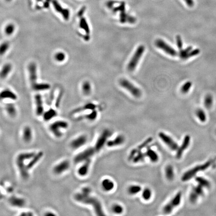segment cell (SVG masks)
Wrapping results in <instances>:
<instances>
[{
	"instance_id": "f6af8a7d",
	"label": "cell",
	"mask_w": 216,
	"mask_h": 216,
	"mask_svg": "<svg viewBox=\"0 0 216 216\" xmlns=\"http://www.w3.org/2000/svg\"><path fill=\"white\" fill-rule=\"evenodd\" d=\"M193 190L195 192L199 197L203 196L204 194V191L203 189V187L200 185H198L197 186L194 187Z\"/></svg>"
},
{
	"instance_id": "8992f818",
	"label": "cell",
	"mask_w": 216,
	"mask_h": 216,
	"mask_svg": "<svg viewBox=\"0 0 216 216\" xmlns=\"http://www.w3.org/2000/svg\"><path fill=\"white\" fill-rule=\"evenodd\" d=\"M182 193L178 192L170 202L167 203L163 209V212L165 214H170L174 210L175 208L179 206L181 204Z\"/></svg>"
},
{
	"instance_id": "bcb514c9",
	"label": "cell",
	"mask_w": 216,
	"mask_h": 216,
	"mask_svg": "<svg viewBox=\"0 0 216 216\" xmlns=\"http://www.w3.org/2000/svg\"><path fill=\"white\" fill-rule=\"evenodd\" d=\"M199 196L195 192L192 190L189 195V200L192 203H195L198 200Z\"/></svg>"
},
{
	"instance_id": "f35d334b",
	"label": "cell",
	"mask_w": 216,
	"mask_h": 216,
	"mask_svg": "<svg viewBox=\"0 0 216 216\" xmlns=\"http://www.w3.org/2000/svg\"><path fill=\"white\" fill-rule=\"evenodd\" d=\"M213 103V97L209 94L206 96L204 100V105L207 109H210Z\"/></svg>"
},
{
	"instance_id": "ac0fdd59",
	"label": "cell",
	"mask_w": 216,
	"mask_h": 216,
	"mask_svg": "<svg viewBox=\"0 0 216 216\" xmlns=\"http://www.w3.org/2000/svg\"><path fill=\"white\" fill-rule=\"evenodd\" d=\"M52 4L55 10L58 13H60L65 20H68L70 17L69 10L67 9H64L56 0H53Z\"/></svg>"
},
{
	"instance_id": "8fae6325",
	"label": "cell",
	"mask_w": 216,
	"mask_h": 216,
	"mask_svg": "<svg viewBox=\"0 0 216 216\" xmlns=\"http://www.w3.org/2000/svg\"><path fill=\"white\" fill-rule=\"evenodd\" d=\"M21 139L25 144H30L34 139V131L29 125L24 126L21 130Z\"/></svg>"
},
{
	"instance_id": "f546056e",
	"label": "cell",
	"mask_w": 216,
	"mask_h": 216,
	"mask_svg": "<svg viewBox=\"0 0 216 216\" xmlns=\"http://www.w3.org/2000/svg\"><path fill=\"white\" fill-rule=\"evenodd\" d=\"M165 175L166 178L169 181H172L174 179L175 176L174 170L173 167L171 165H168L166 166L165 169Z\"/></svg>"
},
{
	"instance_id": "94428289",
	"label": "cell",
	"mask_w": 216,
	"mask_h": 216,
	"mask_svg": "<svg viewBox=\"0 0 216 216\" xmlns=\"http://www.w3.org/2000/svg\"><path fill=\"white\" fill-rule=\"evenodd\" d=\"M1 196H2V193H1V191H0V198H1Z\"/></svg>"
},
{
	"instance_id": "277c9868",
	"label": "cell",
	"mask_w": 216,
	"mask_h": 216,
	"mask_svg": "<svg viewBox=\"0 0 216 216\" xmlns=\"http://www.w3.org/2000/svg\"><path fill=\"white\" fill-rule=\"evenodd\" d=\"M215 162L214 159H211L209 161L206 162L205 163L196 166L193 168L187 171L185 173L182 177V180L183 182L189 181L192 178L196 176V174L199 173V172L205 171L208 169L212 164Z\"/></svg>"
},
{
	"instance_id": "484cf974",
	"label": "cell",
	"mask_w": 216,
	"mask_h": 216,
	"mask_svg": "<svg viewBox=\"0 0 216 216\" xmlns=\"http://www.w3.org/2000/svg\"><path fill=\"white\" fill-rule=\"evenodd\" d=\"M120 21L122 23L129 22L130 23H134L136 22V19L134 17L127 14L125 11L121 12L120 15Z\"/></svg>"
},
{
	"instance_id": "836d02e7",
	"label": "cell",
	"mask_w": 216,
	"mask_h": 216,
	"mask_svg": "<svg viewBox=\"0 0 216 216\" xmlns=\"http://www.w3.org/2000/svg\"><path fill=\"white\" fill-rule=\"evenodd\" d=\"M196 116L199 121L204 123L207 120V116H206V113L205 111L201 109H198L197 110L196 112Z\"/></svg>"
},
{
	"instance_id": "f907efd6",
	"label": "cell",
	"mask_w": 216,
	"mask_h": 216,
	"mask_svg": "<svg viewBox=\"0 0 216 216\" xmlns=\"http://www.w3.org/2000/svg\"><path fill=\"white\" fill-rule=\"evenodd\" d=\"M192 50V47H189L188 48H187L185 49L184 50H182L180 51V57H181L182 59H185L186 56L187 55V54L189 53V52L190 51Z\"/></svg>"
},
{
	"instance_id": "4fadbf2b",
	"label": "cell",
	"mask_w": 216,
	"mask_h": 216,
	"mask_svg": "<svg viewBox=\"0 0 216 216\" xmlns=\"http://www.w3.org/2000/svg\"><path fill=\"white\" fill-rule=\"evenodd\" d=\"M111 135V132L108 130H105L99 136L96 143L95 150L96 152H98L103 148V147L107 143L108 139Z\"/></svg>"
},
{
	"instance_id": "cb8c5ba5",
	"label": "cell",
	"mask_w": 216,
	"mask_h": 216,
	"mask_svg": "<svg viewBox=\"0 0 216 216\" xmlns=\"http://www.w3.org/2000/svg\"><path fill=\"white\" fill-rule=\"evenodd\" d=\"M145 155L146 157H148L153 163H156L159 161V157L157 153L150 148L147 149Z\"/></svg>"
},
{
	"instance_id": "d6986e66",
	"label": "cell",
	"mask_w": 216,
	"mask_h": 216,
	"mask_svg": "<svg viewBox=\"0 0 216 216\" xmlns=\"http://www.w3.org/2000/svg\"><path fill=\"white\" fill-rule=\"evenodd\" d=\"M35 101L36 111V115L37 116H42L44 113V108L42 96L40 94H37L35 96Z\"/></svg>"
},
{
	"instance_id": "680465c9",
	"label": "cell",
	"mask_w": 216,
	"mask_h": 216,
	"mask_svg": "<svg viewBox=\"0 0 216 216\" xmlns=\"http://www.w3.org/2000/svg\"><path fill=\"white\" fill-rule=\"evenodd\" d=\"M44 216H55V214H54V213L52 212L51 211H47L45 212V213H44L43 214Z\"/></svg>"
},
{
	"instance_id": "9f6ffc18",
	"label": "cell",
	"mask_w": 216,
	"mask_h": 216,
	"mask_svg": "<svg viewBox=\"0 0 216 216\" xmlns=\"http://www.w3.org/2000/svg\"><path fill=\"white\" fill-rule=\"evenodd\" d=\"M86 10L85 7H83L79 11L78 13V15L79 17H81L83 15V14H84Z\"/></svg>"
},
{
	"instance_id": "4316f807",
	"label": "cell",
	"mask_w": 216,
	"mask_h": 216,
	"mask_svg": "<svg viewBox=\"0 0 216 216\" xmlns=\"http://www.w3.org/2000/svg\"><path fill=\"white\" fill-rule=\"evenodd\" d=\"M5 110L8 115L11 118H15L17 116V109L13 103L7 104L5 106Z\"/></svg>"
},
{
	"instance_id": "9a60e30c",
	"label": "cell",
	"mask_w": 216,
	"mask_h": 216,
	"mask_svg": "<svg viewBox=\"0 0 216 216\" xmlns=\"http://www.w3.org/2000/svg\"><path fill=\"white\" fill-rule=\"evenodd\" d=\"M88 141V138L86 135H81L71 141V148L74 150H76L84 146Z\"/></svg>"
},
{
	"instance_id": "5bb4252c",
	"label": "cell",
	"mask_w": 216,
	"mask_h": 216,
	"mask_svg": "<svg viewBox=\"0 0 216 216\" xmlns=\"http://www.w3.org/2000/svg\"><path fill=\"white\" fill-rule=\"evenodd\" d=\"M159 137L161 139L167 146H168L171 150L177 151L179 148V145L174 141L171 137L168 136L163 132H160L158 134Z\"/></svg>"
},
{
	"instance_id": "7dc6e473",
	"label": "cell",
	"mask_w": 216,
	"mask_h": 216,
	"mask_svg": "<svg viewBox=\"0 0 216 216\" xmlns=\"http://www.w3.org/2000/svg\"><path fill=\"white\" fill-rule=\"evenodd\" d=\"M111 10L114 13H116L118 11H120V12L122 11H125V4L124 2H121V4L118 7H113Z\"/></svg>"
},
{
	"instance_id": "f1b7e54d",
	"label": "cell",
	"mask_w": 216,
	"mask_h": 216,
	"mask_svg": "<svg viewBox=\"0 0 216 216\" xmlns=\"http://www.w3.org/2000/svg\"><path fill=\"white\" fill-rule=\"evenodd\" d=\"M32 89L36 91H41L49 90L50 89L51 86L47 83H38L31 86Z\"/></svg>"
},
{
	"instance_id": "83f0119b",
	"label": "cell",
	"mask_w": 216,
	"mask_h": 216,
	"mask_svg": "<svg viewBox=\"0 0 216 216\" xmlns=\"http://www.w3.org/2000/svg\"><path fill=\"white\" fill-rule=\"evenodd\" d=\"M57 115V112L53 109H50L49 110L46 111L43 114V118L44 119V121L48 122V121H50L52 119H53L54 118H55Z\"/></svg>"
},
{
	"instance_id": "681fc988",
	"label": "cell",
	"mask_w": 216,
	"mask_h": 216,
	"mask_svg": "<svg viewBox=\"0 0 216 216\" xmlns=\"http://www.w3.org/2000/svg\"><path fill=\"white\" fill-rule=\"evenodd\" d=\"M200 51L199 49H194V50H192L190 51L189 52V53L187 54V55L186 56L185 60L187 59H189V58H191V57H192L198 55L200 53Z\"/></svg>"
},
{
	"instance_id": "52a82bcc",
	"label": "cell",
	"mask_w": 216,
	"mask_h": 216,
	"mask_svg": "<svg viewBox=\"0 0 216 216\" xmlns=\"http://www.w3.org/2000/svg\"><path fill=\"white\" fill-rule=\"evenodd\" d=\"M8 203L12 207L16 209H24L26 206L27 201L22 196L13 195L8 199Z\"/></svg>"
},
{
	"instance_id": "30bf717a",
	"label": "cell",
	"mask_w": 216,
	"mask_h": 216,
	"mask_svg": "<svg viewBox=\"0 0 216 216\" xmlns=\"http://www.w3.org/2000/svg\"><path fill=\"white\" fill-rule=\"evenodd\" d=\"M155 45L169 55L175 57L177 55V51L162 39H157L155 41Z\"/></svg>"
},
{
	"instance_id": "7c38bea8",
	"label": "cell",
	"mask_w": 216,
	"mask_h": 216,
	"mask_svg": "<svg viewBox=\"0 0 216 216\" xmlns=\"http://www.w3.org/2000/svg\"><path fill=\"white\" fill-rule=\"evenodd\" d=\"M70 167V161L65 160H63L53 167L52 171L56 175H60L68 170Z\"/></svg>"
},
{
	"instance_id": "2e32d148",
	"label": "cell",
	"mask_w": 216,
	"mask_h": 216,
	"mask_svg": "<svg viewBox=\"0 0 216 216\" xmlns=\"http://www.w3.org/2000/svg\"><path fill=\"white\" fill-rule=\"evenodd\" d=\"M190 142H191L190 136L189 135H186L183 139V141L182 143L181 146L180 147H179V148L177 150L176 157L177 159L181 158L184 152L186 150L190 145Z\"/></svg>"
},
{
	"instance_id": "ee69618b",
	"label": "cell",
	"mask_w": 216,
	"mask_h": 216,
	"mask_svg": "<svg viewBox=\"0 0 216 216\" xmlns=\"http://www.w3.org/2000/svg\"><path fill=\"white\" fill-rule=\"evenodd\" d=\"M82 90L84 94L86 95H88L90 94L91 91V88L90 83L88 82H85L84 83L82 86Z\"/></svg>"
},
{
	"instance_id": "8d00e7d4",
	"label": "cell",
	"mask_w": 216,
	"mask_h": 216,
	"mask_svg": "<svg viewBox=\"0 0 216 216\" xmlns=\"http://www.w3.org/2000/svg\"><path fill=\"white\" fill-rule=\"evenodd\" d=\"M96 107V106L93 104H91V103L88 104L81 108H79L77 109H76L75 110H74L73 112H74L73 113H76L80 111H84V110H91L93 111L95 109Z\"/></svg>"
},
{
	"instance_id": "5b68a950",
	"label": "cell",
	"mask_w": 216,
	"mask_h": 216,
	"mask_svg": "<svg viewBox=\"0 0 216 216\" xmlns=\"http://www.w3.org/2000/svg\"><path fill=\"white\" fill-rule=\"evenodd\" d=\"M145 48L143 46H139L136 50L134 55L130 61L128 65V70L130 71H133L136 69V67L138 65L139 61L144 54Z\"/></svg>"
},
{
	"instance_id": "d4e9b609",
	"label": "cell",
	"mask_w": 216,
	"mask_h": 216,
	"mask_svg": "<svg viewBox=\"0 0 216 216\" xmlns=\"http://www.w3.org/2000/svg\"><path fill=\"white\" fill-rule=\"evenodd\" d=\"M12 70V66L10 63H7L3 66L0 71V78L5 79L10 73Z\"/></svg>"
},
{
	"instance_id": "d590c367",
	"label": "cell",
	"mask_w": 216,
	"mask_h": 216,
	"mask_svg": "<svg viewBox=\"0 0 216 216\" xmlns=\"http://www.w3.org/2000/svg\"><path fill=\"white\" fill-rule=\"evenodd\" d=\"M80 27L81 29L85 30L86 33L87 34H89V33H90L89 27V26L88 25L87 22L85 18H83V17H81V20L80 21Z\"/></svg>"
},
{
	"instance_id": "7402d4cb",
	"label": "cell",
	"mask_w": 216,
	"mask_h": 216,
	"mask_svg": "<svg viewBox=\"0 0 216 216\" xmlns=\"http://www.w3.org/2000/svg\"><path fill=\"white\" fill-rule=\"evenodd\" d=\"M91 163V159H89L84 162V163L81 166L78 170V173L79 175V176L84 177L88 174L89 171Z\"/></svg>"
},
{
	"instance_id": "ba28073f",
	"label": "cell",
	"mask_w": 216,
	"mask_h": 216,
	"mask_svg": "<svg viewBox=\"0 0 216 216\" xmlns=\"http://www.w3.org/2000/svg\"><path fill=\"white\" fill-rule=\"evenodd\" d=\"M120 85L123 88L128 91L135 97L140 98L141 97L142 95L141 90L129 81L125 79H122L120 81Z\"/></svg>"
},
{
	"instance_id": "7bdbcfd3",
	"label": "cell",
	"mask_w": 216,
	"mask_h": 216,
	"mask_svg": "<svg viewBox=\"0 0 216 216\" xmlns=\"http://www.w3.org/2000/svg\"><path fill=\"white\" fill-rule=\"evenodd\" d=\"M192 83L190 81L187 82L181 87V91L183 94H187L190 91L192 87Z\"/></svg>"
},
{
	"instance_id": "ffe728a7",
	"label": "cell",
	"mask_w": 216,
	"mask_h": 216,
	"mask_svg": "<svg viewBox=\"0 0 216 216\" xmlns=\"http://www.w3.org/2000/svg\"><path fill=\"white\" fill-rule=\"evenodd\" d=\"M125 137L122 135L117 136L113 140L107 141L106 145L109 147H114L123 145L125 142Z\"/></svg>"
},
{
	"instance_id": "d6a6232c",
	"label": "cell",
	"mask_w": 216,
	"mask_h": 216,
	"mask_svg": "<svg viewBox=\"0 0 216 216\" xmlns=\"http://www.w3.org/2000/svg\"><path fill=\"white\" fill-rule=\"evenodd\" d=\"M152 196V192L149 188H146L142 192V198L145 201H149L151 199Z\"/></svg>"
},
{
	"instance_id": "e0dca14e",
	"label": "cell",
	"mask_w": 216,
	"mask_h": 216,
	"mask_svg": "<svg viewBox=\"0 0 216 216\" xmlns=\"http://www.w3.org/2000/svg\"><path fill=\"white\" fill-rule=\"evenodd\" d=\"M28 71L29 73V79L31 86L37 83V69L35 63L32 62L28 66Z\"/></svg>"
},
{
	"instance_id": "b9f144b4",
	"label": "cell",
	"mask_w": 216,
	"mask_h": 216,
	"mask_svg": "<svg viewBox=\"0 0 216 216\" xmlns=\"http://www.w3.org/2000/svg\"><path fill=\"white\" fill-rule=\"evenodd\" d=\"M15 30V25L13 24H9L6 26L5 29L6 34L8 36L12 35Z\"/></svg>"
},
{
	"instance_id": "91938a15",
	"label": "cell",
	"mask_w": 216,
	"mask_h": 216,
	"mask_svg": "<svg viewBox=\"0 0 216 216\" xmlns=\"http://www.w3.org/2000/svg\"><path fill=\"white\" fill-rule=\"evenodd\" d=\"M6 1H7V2H11V1H12V0H6Z\"/></svg>"
},
{
	"instance_id": "ab89813d",
	"label": "cell",
	"mask_w": 216,
	"mask_h": 216,
	"mask_svg": "<svg viewBox=\"0 0 216 216\" xmlns=\"http://www.w3.org/2000/svg\"><path fill=\"white\" fill-rule=\"evenodd\" d=\"M112 210L114 213L117 215H120L123 213L124 208L123 207V206H121V205L116 204L112 206Z\"/></svg>"
},
{
	"instance_id": "11a10c76",
	"label": "cell",
	"mask_w": 216,
	"mask_h": 216,
	"mask_svg": "<svg viewBox=\"0 0 216 216\" xmlns=\"http://www.w3.org/2000/svg\"><path fill=\"white\" fill-rule=\"evenodd\" d=\"M91 192V190L89 187H85L82 190V193L85 194H90Z\"/></svg>"
},
{
	"instance_id": "4dcf8cb0",
	"label": "cell",
	"mask_w": 216,
	"mask_h": 216,
	"mask_svg": "<svg viewBox=\"0 0 216 216\" xmlns=\"http://www.w3.org/2000/svg\"><path fill=\"white\" fill-rule=\"evenodd\" d=\"M142 191L141 186L138 185H133L129 186L128 189V192L131 195H135Z\"/></svg>"
},
{
	"instance_id": "9c48e42d",
	"label": "cell",
	"mask_w": 216,
	"mask_h": 216,
	"mask_svg": "<svg viewBox=\"0 0 216 216\" xmlns=\"http://www.w3.org/2000/svg\"><path fill=\"white\" fill-rule=\"evenodd\" d=\"M95 152L94 148H89L76 155L74 158V162L75 163L84 162L91 159V158L94 155Z\"/></svg>"
},
{
	"instance_id": "c3c4849f",
	"label": "cell",
	"mask_w": 216,
	"mask_h": 216,
	"mask_svg": "<svg viewBox=\"0 0 216 216\" xmlns=\"http://www.w3.org/2000/svg\"><path fill=\"white\" fill-rule=\"evenodd\" d=\"M65 54L63 52H58L56 53L55 55L56 60L59 62H63L65 59Z\"/></svg>"
},
{
	"instance_id": "816d5d0a",
	"label": "cell",
	"mask_w": 216,
	"mask_h": 216,
	"mask_svg": "<svg viewBox=\"0 0 216 216\" xmlns=\"http://www.w3.org/2000/svg\"><path fill=\"white\" fill-rule=\"evenodd\" d=\"M19 215L23 216H34V214L33 213V212H32V211L23 209L21 211V212H20Z\"/></svg>"
},
{
	"instance_id": "60d3db41",
	"label": "cell",
	"mask_w": 216,
	"mask_h": 216,
	"mask_svg": "<svg viewBox=\"0 0 216 216\" xmlns=\"http://www.w3.org/2000/svg\"><path fill=\"white\" fill-rule=\"evenodd\" d=\"M97 114H97V112L94 110H93L92 112H91L90 114H88V115H85V116H83V117H81V118H79V119L80 120V119H83V118H85L88 119V120H89L94 121V120H95L97 118Z\"/></svg>"
},
{
	"instance_id": "f5cc1de1",
	"label": "cell",
	"mask_w": 216,
	"mask_h": 216,
	"mask_svg": "<svg viewBox=\"0 0 216 216\" xmlns=\"http://www.w3.org/2000/svg\"><path fill=\"white\" fill-rule=\"evenodd\" d=\"M176 42H177V45L178 48L182 50V47H183V42L181 38V36L178 35L176 37Z\"/></svg>"
},
{
	"instance_id": "6da1fadb",
	"label": "cell",
	"mask_w": 216,
	"mask_h": 216,
	"mask_svg": "<svg viewBox=\"0 0 216 216\" xmlns=\"http://www.w3.org/2000/svg\"><path fill=\"white\" fill-rule=\"evenodd\" d=\"M36 152V151H23L16 156L15 164L16 169L20 178L23 181L28 180L30 178V162Z\"/></svg>"
},
{
	"instance_id": "e575fe53",
	"label": "cell",
	"mask_w": 216,
	"mask_h": 216,
	"mask_svg": "<svg viewBox=\"0 0 216 216\" xmlns=\"http://www.w3.org/2000/svg\"><path fill=\"white\" fill-rule=\"evenodd\" d=\"M146 157L145 153L142 152L141 151H139L136 154V155L134 157L132 160L134 163H139L140 162L144 161Z\"/></svg>"
},
{
	"instance_id": "6f0895ef",
	"label": "cell",
	"mask_w": 216,
	"mask_h": 216,
	"mask_svg": "<svg viewBox=\"0 0 216 216\" xmlns=\"http://www.w3.org/2000/svg\"><path fill=\"white\" fill-rule=\"evenodd\" d=\"M186 2L187 5L190 7H193L194 5V2L193 0H184Z\"/></svg>"
},
{
	"instance_id": "74e56055",
	"label": "cell",
	"mask_w": 216,
	"mask_h": 216,
	"mask_svg": "<svg viewBox=\"0 0 216 216\" xmlns=\"http://www.w3.org/2000/svg\"><path fill=\"white\" fill-rule=\"evenodd\" d=\"M10 47V44L8 42L2 43L0 45V56L3 55L9 50Z\"/></svg>"
},
{
	"instance_id": "603a6c76",
	"label": "cell",
	"mask_w": 216,
	"mask_h": 216,
	"mask_svg": "<svg viewBox=\"0 0 216 216\" xmlns=\"http://www.w3.org/2000/svg\"><path fill=\"white\" fill-rule=\"evenodd\" d=\"M101 186L104 191L110 192L114 189L115 187V183L111 179L106 178L102 181Z\"/></svg>"
},
{
	"instance_id": "7a4b0ae2",
	"label": "cell",
	"mask_w": 216,
	"mask_h": 216,
	"mask_svg": "<svg viewBox=\"0 0 216 216\" xmlns=\"http://www.w3.org/2000/svg\"><path fill=\"white\" fill-rule=\"evenodd\" d=\"M74 198L77 202L92 205L97 215L104 216L105 215L100 202L96 198L91 197L90 194H85L82 193H77L74 196Z\"/></svg>"
},
{
	"instance_id": "44dd1931",
	"label": "cell",
	"mask_w": 216,
	"mask_h": 216,
	"mask_svg": "<svg viewBox=\"0 0 216 216\" xmlns=\"http://www.w3.org/2000/svg\"><path fill=\"white\" fill-rule=\"evenodd\" d=\"M7 99L16 100L17 99V96L13 91L6 89L0 92V101Z\"/></svg>"
},
{
	"instance_id": "db71d44e",
	"label": "cell",
	"mask_w": 216,
	"mask_h": 216,
	"mask_svg": "<svg viewBox=\"0 0 216 216\" xmlns=\"http://www.w3.org/2000/svg\"><path fill=\"white\" fill-rule=\"evenodd\" d=\"M117 2H118L115 1L110 0V1H108V2H107L106 6H107V7L109 9H111L114 7V5L116 3H117Z\"/></svg>"
},
{
	"instance_id": "1f68e13d",
	"label": "cell",
	"mask_w": 216,
	"mask_h": 216,
	"mask_svg": "<svg viewBox=\"0 0 216 216\" xmlns=\"http://www.w3.org/2000/svg\"><path fill=\"white\" fill-rule=\"evenodd\" d=\"M196 181L199 185L207 188H209L211 187V183L207 179L201 177H197L195 178Z\"/></svg>"
},
{
	"instance_id": "3957f363",
	"label": "cell",
	"mask_w": 216,
	"mask_h": 216,
	"mask_svg": "<svg viewBox=\"0 0 216 216\" xmlns=\"http://www.w3.org/2000/svg\"><path fill=\"white\" fill-rule=\"evenodd\" d=\"M69 124L64 120H58L52 123L49 126V131L56 138L59 139L63 136V130L67 129Z\"/></svg>"
}]
</instances>
